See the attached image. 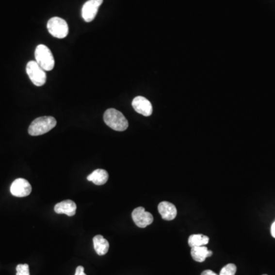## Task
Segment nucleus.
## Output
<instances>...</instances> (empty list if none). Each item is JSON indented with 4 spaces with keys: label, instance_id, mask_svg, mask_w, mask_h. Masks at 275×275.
Listing matches in <instances>:
<instances>
[{
    "label": "nucleus",
    "instance_id": "nucleus-15",
    "mask_svg": "<svg viewBox=\"0 0 275 275\" xmlns=\"http://www.w3.org/2000/svg\"><path fill=\"white\" fill-rule=\"evenodd\" d=\"M210 239L208 236H204L202 234H194L191 235L188 239V244L190 247L205 246L206 244H208Z\"/></svg>",
    "mask_w": 275,
    "mask_h": 275
},
{
    "label": "nucleus",
    "instance_id": "nucleus-22",
    "mask_svg": "<svg viewBox=\"0 0 275 275\" xmlns=\"http://www.w3.org/2000/svg\"></svg>",
    "mask_w": 275,
    "mask_h": 275
},
{
    "label": "nucleus",
    "instance_id": "nucleus-20",
    "mask_svg": "<svg viewBox=\"0 0 275 275\" xmlns=\"http://www.w3.org/2000/svg\"><path fill=\"white\" fill-rule=\"evenodd\" d=\"M271 232H272V236L275 239V221L272 224V228H271Z\"/></svg>",
    "mask_w": 275,
    "mask_h": 275
},
{
    "label": "nucleus",
    "instance_id": "nucleus-6",
    "mask_svg": "<svg viewBox=\"0 0 275 275\" xmlns=\"http://www.w3.org/2000/svg\"><path fill=\"white\" fill-rule=\"evenodd\" d=\"M131 217L134 223L139 228H146L151 225L154 221V218L149 212H146L144 207H138L135 209L131 213Z\"/></svg>",
    "mask_w": 275,
    "mask_h": 275
},
{
    "label": "nucleus",
    "instance_id": "nucleus-19",
    "mask_svg": "<svg viewBox=\"0 0 275 275\" xmlns=\"http://www.w3.org/2000/svg\"><path fill=\"white\" fill-rule=\"evenodd\" d=\"M201 275H218L217 274L212 272L211 270H206L204 272H202Z\"/></svg>",
    "mask_w": 275,
    "mask_h": 275
},
{
    "label": "nucleus",
    "instance_id": "nucleus-5",
    "mask_svg": "<svg viewBox=\"0 0 275 275\" xmlns=\"http://www.w3.org/2000/svg\"><path fill=\"white\" fill-rule=\"evenodd\" d=\"M48 30L52 36L58 38H65L69 32L68 25L63 18L53 17L48 22Z\"/></svg>",
    "mask_w": 275,
    "mask_h": 275
},
{
    "label": "nucleus",
    "instance_id": "nucleus-1",
    "mask_svg": "<svg viewBox=\"0 0 275 275\" xmlns=\"http://www.w3.org/2000/svg\"><path fill=\"white\" fill-rule=\"evenodd\" d=\"M105 123L115 131H123L129 127V122L124 115L115 109H108L103 115Z\"/></svg>",
    "mask_w": 275,
    "mask_h": 275
},
{
    "label": "nucleus",
    "instance_id": "nucleus-14",
    "mask_svg": "<svg viewBox=\"0 0 275 275\" xmlns=\"http://www.w3.org/2000/svg\"><path fill=\"white\" fill-rule=\"evenodd\" d=\"M93 241H94V249L99 256H104L108 252L110 244L103 236L97 235L94 236Z\"/></svg>",
    "mask_w": 275,
    "mask_h": 275
},
{
    "label": "nucleus",
    "instance_id": "nucleus-16",
    "mask_svg": "<svg viewBox=\"0 0 275 275\" xmlns=\"http://www.w3.org/2000/svg\"><path fill=\"white\" fill-rule=\"evenodd\" d=\"M236 264H228L223 267L220 271V275H235L236 272Z\"/></svg>",
    "mask_w": 275,
    "mask_h": 275
},
{
    "label": "nucleus",
    "instance_id": "nucleus-18",
    "mask_svg": "<svg viewBox=\"0 0 275 275\" xmlns=\"http://www.w3.org/2000/svg\"><path fill=\"white\" fill-rule=\"evenodd\" d=\"M86 275L84 273V268L83 266H78L76 269L75 275Z\"/></svg>",
    "mask_w": 275,
    "mask_h": 275
},
{
    "label": "nucleus",
    "instance_id": "nucleus-4",
    "mask_svg": "<svg viewBox=\"0 0 275 275\" xmlns=\"http://www.w3.org/2000/svg\"><path fill=\"white\" fill-rule=\"evenodd\" d=\"M26 73L33 84L42 86L46 83L47 76L45 70L35 61H30L26 66Z\"/></svg>",
    "mask_w": 275,
    "mask_h": 275
},
{
    "label": "nucleus",
    "instance_id": "nucleus-11",
    "mask_svg": "<svg viewBox=\"0 0 275 275\" xmlns=\"http://www.w3.org/2000/svg\"><path fill=\"white\" fill-rule=\"evenodd\" d=\"M77 210V205L73 200H67L60 202L54 207V211L58 214H66L68 216H74Z\"/></svg>",
    "mask_w": 275,
    "mask_h": 275
},
{
    "label": "nucleus",
    "instance_id": "nucleus-9",
    "mask_svg": "<svg viewBox=\"0 0 275 275\" xmlns=\"http://www.w3.org/2000/svg\"><path fill=\"white\" fill-rule=\"evenodd\" d=\"M100 6L97 0H89L83 5L82 8V17L85 22H90L95 18Z\"/></svg>",
    "mask_w": 275,
    "mask_h": 275
},
{
    "label": "nucleus",
    "instance_id": "nucleus-21",
    "mask_svg": "<svg viewBox=\"0 0 275 275\" xmlns=\"http://www.w3.org/2000/svg\"><path fill=\"white\" fill-rule=\"evenodd\" d=\"M97 2L99 4V5H101V4L103 2V0H97Z\"/></svg>",
    "mask_w": 275,
    "mask_h": 275
},
{
    "label": "nucleus",
    "instance_id": "nucleus-10",
    "mask_svg": "<svg viewBox=\"0 0 275 275\" xmlns=\"http://www.w3.org/2000/svg\"><path fill=\"white\" fill-rule=\"evenodd\" d=\"M158 209L163 220L171 221L176 218L178 211L176 207L173 203L167 201L162 202L159 203Z\"/></svg>",
    "mask_w": 275,
    "mask_h": 275
},
{
    "label": "nucleus",
    "instance_id": "nucleus-13",
    "mask_svg": "<svg viewBox=\"0 0 275 275\" xmlns=\"http://www.w3.org/2000/svg\"><path fill=\"white\" fill-rule=\"evenodd\" d=\"M191 256L194 261L203 262L207 258L212 256V252L208 250L206 246L194 247L191 248Z\"/></svg>",
    "mask_w": 275,
    "mask_h": 275
},
{
    "label": "nucleus",
    "instance_id": "nucleus-8",
    "mask_svg": "<svg viewBox=\"0 0 275 275\" xmlns=\"http://www.w3.org/2000/svg\"><path fill=\"white\" fill-rule=\"evenodd\" d=\"M132 107L135 112L144 116H150L152 114L153 108L151 102L144 97H136L132 100Z\"/></svg>",
    "mask_w": 275,
    "mask_h": 275
},
{
    "label": "nucleus",
    "instance_id": "nucleus-2",
    "mask_svg": "<svg viewBox=\"0 0 275 275\" xmlns=\"http://www.w3.org/2000/svg\"><path fill=\"white\" fill-rule=\"evenodd\" d=\"M56 125H57V121L54 117H38L34 119L29 126V135L32 136L44 135L54 129Z\"/></svg>",
    "mask_w": 275,
    "mask_h": 275
},
{
    "label": "nucleus",
    "instance_id": "nucleus-17",
    "mask_svg": "<svg viewBox=\"0 0 275 275\" xmlns=\"http://www.w3.org/2000/svg\"><path fill=\"white\" fill-rule=\"evenodd\" d=\"M16 275H30L29 264H18L16 267Z\"/></svg>",
    "mask_w": 275,
    "mask_h": 275
},
{
    "label": "nucleus",
    "instance_id": "nucleus-3",
    "mask_svg": "<svg viewBox=\"0 0 275 275\" xmlns=\"http://www.w3.org/2000/svg\"><path fill=\"white\" fill-rule=\"evenodd\" d=\"M34 57L35 61L45 71H50L54 68L55 65L54 56L46 45H38L34 51Z\"/></svg>",
    "mask_w": 275,
    "mask_h": 275
},
{
    "label": "nucleus",
    "instance_id": "nucleus-12",
    "mask_svg": "<svg viewBox=\"0 0 275 275\" xmlns=\"http://www.w3.org/2000/svg\"><path fill=\"white\" fill-rule=\"evenodd\" d=\"M109 179V175L106 170H95L87 177L89 181L93 182L96 185H103L107 182Z\"/></svg>",
    "mask_w": 275,
    "mask_h": 275
},
{
    "label": "nucleus",
    "instance_id": "nucleus-7",
    "mask_svg": "<svg viewBox=\"0 0 275 275\" xmlns=\"http://www.w3.org/2000/svg\"><path fill=\"white\" fill-rule=\"evenodd\" d=\"M10 192L13 196L16 197H25L32 193V186L27 180L23 178H18L12 183Z\"/></svg>",
    "mask_w": 275,
    "mask_h": 275
}]
</instances>
